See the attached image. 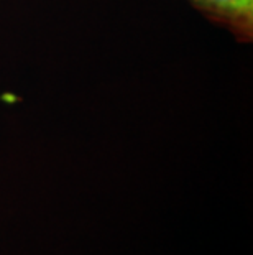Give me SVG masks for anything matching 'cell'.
<instances>
[{"label":"cell","instance_id":"6da1fadb","mask_svg":"<svg viewBox=\"0 0 253 255\" xmlns=\"http://www.w3.org/2000/svg\"><path fill=\"white\" fill-rule=\"evenodd\" d=\"M199 13L222 26L237 41L253 40V0H189Z\"/></svg>","mask_w":253,"mask_h":255}]
</instances>
